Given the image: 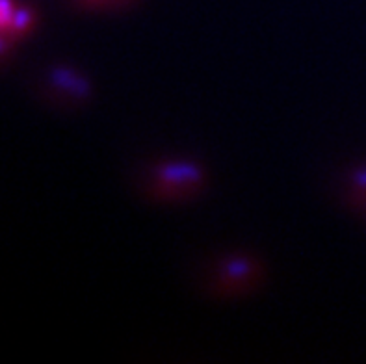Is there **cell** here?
I'll return each mask as SVG.
<instances>
[{
    "label": "cell",
    "instance_id": "obj_2",
    "mask_svg": "<svg viewBox=\"0 0 366 364\" xmlns=\"http://www.w3.org/2000/svg\"><path fill=\"white\" fill-rule=\"evenodd\" d=\"M45 93L62 106H80L91 97V84L79 71L56 65L45 80Z\"/></svg>",
    "mask_w": 366,
    "mask_h": 364
},
{
    "label": "cell",
    "instance_id": "obj_1",
    "mask_svg": "<svg viewBox=\"0 0 366 364\" xmlns=\"http://www.w3.org/2000/svg\"><path fill=\"white\" fill-rule=\"evenodd\" d=\"M204 171L188 160H173L158 166L149 182L151 195L162 203L195 197L204 188Z\"/></svg>",
    "mask_w": 366,
    "mask_h": 364
},
{
    "label": "cell",
    "instance_id": "obj_3",
    "mask_svg": "<svg viewBox=\"0 0 366 364\" xmlns=\"http://www.w3.org/2000/svg\"><path fill=\"white\" fill-rule=\"evenodd\" d=\"M262 268L255 259L249 256H235L221 266L214 277V290L223 296L244 294L256 288L262 279Z\"/></svg>",
    "mask_w": 366,
    "mask_h": 364
},
{
    "label": "cell",
    "instance_id": "obj_5",
    "mask_svg": "<svg viewBox=\"0 0 366 364\" xmlns=\"http://www.w3.org/2000/svg\"><path fill=\"white\" fill-rule=\"evenodd\" d=\"M136 2L138 0H74V4L80 6L82 10H93V11L125 10V8L136 4Z\"/></svg>",
    "mask_w": 366,
    "mask_h": 364
},
{
    "label": "cell",
    "instance_id": "obj_6",
    "mask_svg": "<svg viewBox=\"0 0 366 364\" xmlns=\"http://www.w3.org/2000/svg\"><path fill=\"white\" fill-rule=\"evenodd\" d=\"M350 201L351 204H359V207L366 204V169H361L351 181Z\"/></svg>",
    "mask_w": 366,
    "mask_h": 364
},
{
    "label": "cell",
    "instance_id": "obj_7",
    "mask_svg": "<svg viewBox=\"0 0 366 364\" xmlns=\"http://www.w3.org/2000/svg\"><path fill=\"white\" fill-rule=\"evenodd\" d=\"M11 52H13V41L0 32V65H4L10 60Z\"/></svg>",
    "mask_w": 366,
    "mask_h": 364
},
{
    "label": "cell",
    "instance_id": "obj_4",
    "mask_svg": "<svg viewBox=\"0 0 366 364\" xmlns=\"http://www.w3.org/2000/svg\"><path fill=\"white\" fill-rule=\"evenodd\" d=\"M36 21H37V13L32 6L28 4L17 6L15 11H13V15H11L10 22H8V26H6L4 36L10 37L11 41H17V39H21L22 36H27L28 32L32 30V26L36 25Z\"/></svg>",
    "mask_w": 366,
    "mask_h": 364
}]
</instances>
